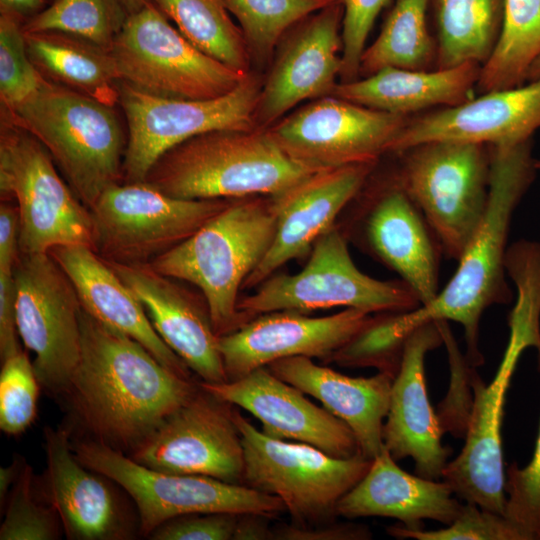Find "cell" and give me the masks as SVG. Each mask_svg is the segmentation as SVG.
Listing matches in <instances>:
<instances>
[{
	"label": "cell",
	"mask_w": 540,
	"mask_h": 540,
	"mask_svg": "<svg viewBox=\"0 0 540 540\" xmlns=\"http://www.w3.org/2000/svg\"><path fill=\"white\" fill-rule=\"evenodd\" d=\"M80 325V358L60 397L87 439L128 454L188 401L199 383L171 371L139 342L83 308Z\"/></svg>",
	"instance_id": "cell-1"
},
{
	"label": "cell",
	"mask_w": 540,
	"mask_h": 540,
	"mask_svg": "<svg viewBox=\"0 0 540 540\" xmlns=\"http://www.w3.org/2000/svg\"><path fill=\"white\" fill-rule=\"evenodd\" d=\"M489 200L485 216L464 250L456 272L428 304L398 312L396 327L410 335L418 326L437 320L455 321L464 330L466 359L472 367L484 358L479 349L483 312L508 304L512 291L506 280L507 240L515 210L532 185L537 169L532 139L514 145L492 146Z\"/></svg>",
	"instance_id": "cell-2"
},
{
	"label": "cell",
	"mask_w": 540,
	"mask_h": 540,
	"mask_svg": "<svg viewBox=\"0 0 540 540\" xmlns=\"http://www.w3.org/2000/svg\"><path fill=\"white\" fill-rule=\"evenodd\" d=\"M317 171L292 159L268 129H218L165 152L143 182L186 200L276 196Z\"/></svg>",
	"instance_id": "cell-3"
},
{
	"label": "cell",
	"mask_w": 540,
	"mask_h": 540,
	"mask_svg": "<svg viewBox=\"0 0 540 540\" xmlns=\"http://www.w3.org/2000/svg\"><path fill=\"white\" fill-rule=\"evenodd\" d=\"M276 229L277 212L270 196L233 199L150 265L163 275L198 287L214 331L222 336L250 320L238 310L239 289L266 255Z\"/></svg>",
	"instance_id": "cell-4"
},
{
	"label": "cell",
	"mask_w": 540,
	"mask_h": 540,
	"mask_svg": "<svg viewBox=\"0 0 540 540\" xmlns=\"http://www.w3.org/2000/svg\"><path fill=\"white\" fill-rule=\"evenodd\" d=\"M0 110L41 142L87 208L123 182L127 134L115 107L46 79L21 105Z\"/></svg>",
	"instance_id": "cell-5"
},
{
	"label": "cell",
	"mask_w": 540,
	"mask_h": 540,
	"mask_svg": "<svg viewBox=\"0 0 540 540\" xmlns=\"http://www.w3.org/2000/svg\"><path fill=\"white\" fill-rule=\"evenodd\" d=\"M396 155V180L424 215L443 255L458 261L486 213L490 145L437 140Z\"/></svg>",
	"instance_id": "cell-6"
},
{
	"label": "cell",
	"mask_w": 540,
	"mask_h": 540,
	"mask_svg": "<svg viewBox=\"0 0 540 540\" xmlns=\"http://www.w3.org/2000/svg\"><path fill=\"white\" fill-rule=\"evenodd\" d=\"M47 149L26 130L1 118L0 192L19 212V254L58 246L93 249V222Z\"/></svg>",
	"instance_id": "cell-7"
},
{
	"label": "cell",
	"mask_w": 540,
	"mask_h": 540,
	"mask_svg": "<svg viewBox=\"0 0 540 540\" xmlns=\"http://www.w3.org/2000/svg\"><path fill=\"white\" fill-rule=\"evenodd\" d=\"M421 302L401 279L381 281L355 265L343 233L335 227L314 243L304 268L296 274H273L253 294L239 299L238 310L250 319L274 311L308 314L345 307L369 314L405 312Z\"/></svg>",
	"instance_id": "cell-8"
},
{
	"label": "cell",
	"mask_w": 540,
	"mask_h": 540,
	"mask_svg": "<svg viewBox=\"0 0 540 540\" xmlns=\"http://www.w3.org/2000/svg\"><path fill=\"white\" fill-rule=\"evenodd\" d=\"M232 415L244 449V485L278 497L295 524H317L336 515L339 500L371 465L360 454L338 458L306 443L272 438L237 409Z\"/></svg>",
	"instance_id": "cell-9"
},
{
	"label": "cell",
	"mask_w": 540,
	"mask_h": 540,
	"mask_svg": "<svg viewBox=\"0 0 540 540\" xmlns=\"http://www.w3.org/2000/svg\"><path fill=\"white\" fill-rule=\"evenodd\" d=\"M77 458L126 492L139 519V535L148 537L162 523L193 513H258L286 511L276 496L244 484L200 475L172 474L147 468L122 451L91 439L73 441Z\"/></svg>",
	"instance_id": "cell-10"
},
{
	"label": "cell",
	"mask_w": 540,
	"mask_h": 540,
	"mask_svg": "<svg viewBox=\"0 0 540 540\" xmlns=\"http://www.w3.org/2000/svg\"><path fill=\"white\" fill-rule=\"evenodd\" d=\"M111 54L120 82L168 98H216L232 91L249 73L201 51L154 2L128 16Z\"/></svg>",
	"instance_id": "cell-11"
},
{
	"label": "cell",
	"mask_w": 540,
	"mask_h": 540,
	"mask_svg": "<svg viewBox=\"0 0 540 540\" xmlns=\"http://www.w3.org/2000/svg\"><path fill=\"white\" fill-rule=\"evenodd\" d=\"M262 80L253 71L230 92L211 99L168 98L120 82L127 124L123 182H143L168 150L218 129H253Z\"/></svg>",
	"instance_id": "cell-12"
},
{
	"label": "cell",
	"mask_w": 540,
	"mask_h": 540,
	"mask_svg": "<svg viewBox=\"0 0 540 540\" xmlns=\"http://www.w3.org/2000/svg\"><path fill=\"white\" fill-rule=\"evenodd\" d=\"M232 200H186L166 195L145 182L115 184L90 208L93 250L107 262L151 263Z\"/></svg>",
	"instance_id": "cell-13"
},
{
	"label": "cell",
	"mask_w": 540,
	"mask_h": 540,
	"mask_svg": "<svg viewBox=\"0 0 540 540\" xmlns=\"http://www.w3.org/2000/svg\"><path fill=\"white\" fill-rule=\"evenodd\" d=\"M13 278L19 337L34 354L41 386L60 397L81 353L82 305L77 291L49 252L19 254Z\"/></svg>",
	"instance_id": "cell-14"
},
{
	"label": "cell",
	"mask_w": 540,
	"mask_h": 540,
	"mask_svg": "<svg viewBox=\"0 0 540 540\" xmlns=\"http://www.w3.org/2000/svg\"><path fill=\"white\" fill-rule=\"evenodd\" d=\"M409 117L328 95L283 117L268 131L292 159L320 171L378 163L390 153Z\"/></svg>",
	"instance_id": "cell-15"
},
{
	"label": "cell",
	"mask_w": 540,
	"mask_h": 540,
	"mask_svg": "<svg viewBox=\"0 0 540 540\" xmlns=\"http://www.w3.org/2000/svg\"><path fill=\"white\" fill-rule=\"evenodd\" d=\"M232 407L199 385L127 455L160 472L244 484V449Z\"/></svg>",
	"instance_id": "cell-16"
},
{
	"label": "cell",
	"mask_w": 540,
	"mask_h": 540,
	"mask_svg": "<svg viewBox=\"0 0 540 540\" xmlns=\"http://www.w3.org/2000/svg\"><path fill=\"white\" fill-rule=\"evenodd\" d=\"M46 469L35 480L40 496L57 511L71 540H127L139 534L137 512L117 483L85 466L76 456L71 428L43 431Z\"/></svg>",
	"instance_id": "cell-17"
},
{
	"label": "cell",
	"mask_w": 540,
	"mask_h": 540,
	"mask_svg": "<svg viewBox=\"0 0 540 540\" xmlns=\"http://www.w3.org/2000/svg\"><path fill=\"white\" fill-rule=\"evenodd\" d=\"M343 4L331 3L293 26L262 80L256 127L268 129L304 100L332 95L342 68Z\"/></svg>",
	"instance_id": "cell-18"
},
{
	"label": "cell",
	"mask_w": 540,
	"mask_h": 540,
	"mask_svg": "<svg viewBox=\"0 0 540 540\" xmlns=\"http://www.w3.org/2000/svg\"><path fill=\"white\" fill-rule=\"evenodd\" d=\"M525 340L510 333L498 370L488 384L472 372L473 405L464 435L465 443L442 473L455 496L468 503L505 515L506 494L502 422L505 396Z\"/></svg>",
	"instance_id": "cell-19"
},
{
	"label": "cell",
	"mask_w": 540,
	"mask_h": 540,
	"mask_svg": "<svg viewBox=\"0 0 540 540\" xmlns=\"http://www.w3.org/2000/svg\"><path fill=\"white\" fill-rule=\"evenodd\" d=\"M354 308L311 317L297 311H274L253 317L238 329L218 337V349L228 381L288 357L330 360L370 319Z\"/></svg>",
	"instance_id": "cell-20"
},
{
	"label": "cell",
	"mask_w": 540,
	"mask_h": 540,
	"mask_svg": "<svg viewBox=\"0 0 540 540\" xmlns=\"http://www.w3.org/2000/svg\"><path fill=\"white\" fill-rule=\"evenodd\" d=\"M199 385L218 399L251 413L262 423L261 431L267 436L306 443L338 458L360 454L353 432L342 420L316 406L267 367L236 380L200 381Z\"/></svg>",
	"instance_id": "cell-21"
},
{
	"label": "cell",
	"mask_w": 540,
	"mask_h": 540,
	"mask_svg": "<svg viewBox=\"0 0 540 540\" xmlns=\"http://www.w3.org/2000/svg\"><path fill=\"white\" fill-rule=\"evenodd\" d=\"M377 163L345 165L317 171L283 193L270 196L277 229L266 255L242 288H255L292 259L304 257L341 211L359 194Z\"/></svg>",
	"instance_id": "cell-22"
},
{
	"label": "cell",
	"mask_w": 540,
	"mask_h": 540,
	"mask_svg": "<svg viewBox=\"0 0 540 540\" xmlns=\"http://www.w3.org/2000/svg\"><path fill=\"white\" fill-rule=\"evenodd\" d=\"M441 345L443 338L435 321L410 334L392 382L383 426L384 447L391 456L396 461L412 458L415 473L434 480L442 479L450 449L442 445L444 431L428 398L425 358Z\"/></svg>",
	"instance_id": "cell-23"
},
{
	"label": "cell",
	"mask_w": 540,
	"mask_h": 540,
	"mask_svg": "<svg viewBox=\"0 0 540 540\" xmlns=\"http://www.w3.org/2000/svg\"><path fill=\"white\" fill-rule=\"evenodd\" d=\"M539 128L540 78L483 93L458 106L409 117L390 153L437 140L514 145L532 139Z\"/></svg>",
	"instance_id": "cell-24"
},
{
	"label": "cell",
	"mask_w": 540,
	"mask_h": 540,
	"mask_svg": "<svg viewBox=\"0 0 540 540\" xmlns=\"http://www.w3.org/2000/svg\"><path fill=\"white\" fill-rule=\"evenodd\" d=\"M105 261V260H104ZM143 305L155 331L202 382L228 381L209 309L150 263L105 261Z\"/></svg>",
	"instance_id": "cell-25"
},
{
	"label": "cell",
	"mask_w": 540,
	"mask_h": 540,
	"mask_svg": "<svg viewBox=\"0 0 540 540\" xmlns=\"http://www.w3.org/2000/svg\"><path fill=\"white\" fill-rule=\"evenodd\" d=\"M363 233L372 253L400 276L421 305L437 296L442 249L424 215L394 174L369 203Z\"/></svg>",
	"instance_id": "cell-26"
},
{
	"label": "cell",
	"mask_w": 540,
	"mask_h": 540,
	"mask_svg": "<svg viewBox=\"0 0 540 540\" xmlns=\"http://www.w3.org/2000/svg\"><path fill=\"white\" fill-rule=\"evenodd\" d=\"M274 375L319 400L353 432L363 457L372 460L384 448L383 426L394 377L378 372L371 377H350L294 356L266 366Z\"/></svg>",
	"instance_id": "cell-27"
},
{
	"label": "cell",
	"mask_w": 540,
	"mask_h": 540,
	"mask_svg": "<svg viewBox=\"0 0 540 540\" xmlns=\"http://www.w3.org/2000/svg\"><path fill=\"white\" fill-rule=\"evenodd\" d=\"M49 253L72 281L89 315L139 342L171 371L191 378V370L155 331L139 299L92 248L58 246Z\"/></svg>",
	"instance_id": "cell-28"
},
{
	"label": "cell",
	"mask_w": 540,
	"mask_h": 540,
	"mask_svg": "<svg viewBox=\"0 0 540 540\" xmlns=\"http://www.w3.org/2000/svg\"><path fill=\"white\" fill-rule=\"evenodd\" d=\"M444 481L413 475L400 468L384 447L363 478L336 505V515L348 519L394 518L407 528H421L423 520L449 525L462 504Z\"/></svg>",
	"instance_id": "cell-29"
},
{
	"label": "cell",
	"mask_w": 540,
	"mask_h": 540,
	"mask_svg": "<svg viewBox=\"0 0 540 540\" xmlns=\"http://www.w3.org/2000/svg\"><path fill=\"white\" fill-rule=\"evenodd\" d=\"M481 65L410 70L387 67L352 82H338L332 95L403 116L431 107H454L472 98Z\"/></svg>",
	"instance_id": "cell-30"
},
{
	"label": "cell",
	"mask_w": 540,
	"mask_h": 540,
	"mask_svg": "<svg viewBox=\"0 0 540 540\" xmlns=\"http://www.w3.org/2000/svg\"><path fill=\"white\" fill-rule=\"evenodd\" d=\"M24 34L28 55L45 79L108 106L119 105L120 80L110 50L60 31Z\"/></svg>",
	"instance_id": "cell-31"
},
{
	"label": "cell",
	"mask_w": 540,
	"mask_h": 540,
	"mask_svg": "<svg viewBox=\"0 0 540 540\" xmlns=\"http://www.w3.org/2000/svg\"><path fill=\"white\" fill-rule=\"evenodd\" d=\"M436 31L435 69L483 65L500 35L504 0H429Z\"/></svg>",
	"instance_id": "cell-32"
},
{
	"label": "cell",
	"mask_w": 540,
	"mask_h": 540,
	"mask_svg": "<svg viewBox=\"0 0 540 540\" xmlns=\"http://www.w3.org/2000/svg\"><path fill=\"white\" fill-rule=\"evenodd\" d=\"M428 11L429 0H395L377 38L362 54L359 76L387 67L434 69L437 48Z\"/></svg>",
	"instance_id": "cell-33"
},
{
	"label": "cell",
	"mask_w": 540,
	"mask_h": 540,
	"mask_svg": "<svg viewBox=\"0 0 540 540\" xmlns=\"http://www.w3.org/2000/svg\"><path fill=\"white\" fill-rule=\"evenodd\" d=\"M540 57V0H504L497 43L481 65L476 90L481 94L527 83Z\"/></svg>",
	"instance_id": "cell-34"
},
{
	"label": "cell",
	"mask_w": 540,
	"mask_h": 540,
	"mask_svg": "<svg viewBox=\"0 0 540 540\" xmlns=\"http://www.w3.org/2000/svg\"><path fill=\"white\" fill-rule=\"evenodd\" d=\"M197 48L236 70L248 73L251 60L240 27L224 0H153Z\"/></svg>",
	"instance_id": "cell-35"
},
{
	"label": "cell",
	"mask_w": 540,
	"mask_h": 540,
	"mask_svg": "<svg viewBox=\"0 0 540 540\" xmlns=\"http://www.w3.org/2000/svg\"><path fill=\"white\" fill-rule=\"evenodd\" d=\"M239 22L251 65L272 60L285 34L304 18L333 3L329 0H224Z\"/></svg>",
	"instance_id": "cell-36"
},
{
	"label": "cell",
	"mask_w": 540,
	"mask_h": 540,
	"mask_svg": "<svg viewBox=\"0 0 540 540\" xmlns=\"http://www.w3.org/2000/svg\"><path fill=\"white\" fill-rule=\"evenodd\" d=\"M128 16L119 0H54L22 27L72 34L111 51Z\"/></svg>",
	"instance_id": "cell-37"
},
{
	"label": "cell",
	"mask_w": 540,
	"mask_h": 540,
	"mask_svg": "<svg viewBox=\"0 0 540 540\" xmlns=\"http://www.w3.org/2000/svg\"><path fill=\"white\" fill-rule=\"evenodd\" d=\"M35 480L25 462L4 505L1 540H56L64 533L57 511L40 496Z\"/></svg>",
	"instance_id": "cell-38"
},
{
	"label": "cell",
	"mask_w": 540,
	"mask_h": 540,
	"mask_svg": "<svg viewBox=\"0 0 540 540\" xmlns=\"http://www.w3.org/2000/svg\"><path fill=\"white\" fill-rule=\"evenodd\" d=\"M395 312L378 313L339 350L329 361L340 366L373 367L395 377L402 361L409 336L400 334L394 324Z\"/></svg>",
	"instance_id": "cell-39"
},
{
	"label": "cell",
	"mask_w": 540,
	"mask_h": 540,
	"mask_svg": "<svg viewBox=\"0 0 540 540\" xmlns=\"http://www.w3.org/2000/svg\"><path fill=\"white\" fill-rule=\"evenodd\" d=\"M22 26L17 17L0 13V102L5 110L21 105L46 80L28 55Z\"/></svg>",
	"instance_id": "cell-40"
},
{
	"label": "cell",
	"mask_w": 540,
	"mask_h": 540,
	"mask_svg": "<svg viewBox=\"0 0 540 540\" xmlns=\"http://www.w3.org/2000/svg\"><path fill=\"white\" fill-rule=\"evenodd\" d=\"M398 539L415 540H531L530 536L506 515L476 504H462L457 517L445 528L424 530L395 525L387 528Z\"/></svg>",
	"instance_id": "cell-41"
},
{
	"label": "cell",
	"mask_w": 540,
	"mask_h": 540,
	"mask_svg": "<svg viewBox=\"0 0 540 540\" xmlns=\"http://www.w3.org/2000/svg\"><path fill=\"white\" fill-rule=\"evenodd\" d=\"M41 384L24 351L4 359L0 372V428L11 436L27 430L37 415Z\"/></svg>",
	"instance_id": "cell-42"
},
{
	"label": "cell",
	"mask_w": 540,
	"mask_h": 540,
	"mask_svg": "<svg viewBox=\"0 0 540 540\" xmlns=\"http://www.w3.org/2000/svg\"><path fill=\"white\" fill-rule=\"evenodd\" d=\"M435 322L447 349L451 373L449 390L437 416L444 432L464 437L474 399L471 378L475 367L468 363L465 354L460 351L448 321Z\"/></svg>",
	"instance_id": "cell-43"
},
{
	"label": "cell",
	"mask_w": 540,
	"mask_h": 540,
	"mask_svg": "<svg viewBox=\"0 0 540 540\" xmlns=\"http://www.w3.org/2000/svg\"><path fill=\"white\" fill-rule=\"evenodd\" d=\"M505 479V515L531 538L540 540V427L530 462L508 466Z\"/></svg>",
	"instance_id": "cell-44"
},
{
	"label": "cell",
	"mask_w": 540,
	"mask_h": 540,
	"mask_svg": "<svg viewBox=\"0 0 540 540\" xmlns=\"http://www.w3.org/2000/svg\"><path fill=\"white\" fill-rule=\"evenodd\" d=\"M388 0H343L342 83L358 79L362 54L373 24Z\"/></svg>",
	"instance_id": "cell-45"
},
{
	"label": "cell",
	"mask_w": 540,
	"mask_h": 540,
	"mask_svg": "<svg viewBox=\"0 0 540 540\" xmlns=\"http://www.w3.org/2000/svg\"><path fill=\"white\" fill-rule=\"evenodd\" d=\"M239 514L193 513L172 518L154 529L152 540H232Z\"/></svg>",
	"instance_id": "cell-46"
},
{
	"label": "cell",
	"mask_w": 540,
	"mask_h": 540,
	"mask_svg": "<svg viewBox=\"0 0 540 540\" xmlns=\"http://www.w3.org/2000/svg\"><path fill=\"white\" fill-rule=\"evenodd\" d=\"M275 540H366L371 532L363 525L342 523L325 525L281 524L273 528Z\"/></svg>",
	"instance_id": "cell-47"
},
{
	"label": "cell",
	"mask_w": 540,
	"mask_h": 540,
	"mask_svg": "<svg viewBox=\"0 0 540 540\" xmlns=\"http://www.w3.org/2000/svg\"><path fill=\"white\" fill-rule=\"evenodd\" d=\"M16 287L13 273L0 272V356L1 360L18 353Z\"/></svg>",
	"instance_id": "cell-48"
},
{
	"label": "cell",
	"mask_w": 540,
	"mask_h": 540,
	"mask_svg": "<svg viewBox=\"0 0 540 540\" xmlns=\"http://www.w3.org/2000/svg\"><path fill=\"white\" fill-rule=\"evenodd\" d=\"M19 253L18 208L4 200L0 205V272L12 274Z\"/></svg>",
	"instance_id": "cell-49"
},
{
	"label": "cell",
	"mask_w": 540,
	"mask_h": 540,
	"mask_svg": "<svg viewBox=\"0 0 540 540\" xmlns=\"http://www.w3.org/2000/svg\"><path fill=\"white\" fill-rule=\"evenodd\" d=\"M272 516L258 513L239 514L232 540H272L273 528L269 522Z\"/></svg>",
	"instance_id": "cell-50"
},
{
	"label": "cell",
	"mask_w": 540,
	"mask_h": 540,
	"mask_svg": "<svg viewBox=\"0 0 540 540\" xmlns=\"http://www.w3.org/2000/svg\"><path fill=\"white\" fill-rule=\"evenodd\" d=\"M46 7V0H0V13H7L23 23L40 13Z\"/></svg>",
	"instance_id": "cell-51"
},
{
	"label": "cell",
	"mask_w": 540,
	"mask_h": 540,
	"mask_svg": "<svg viewBox=\"0 0 540 540\" xmlns=\"http://www.w3.org/2000/svg\"><path fill=\"white\" fill-rule=\"evenodd\" d=\"M25 460L22 457H15L13 462L7 467L0 469V503L1 507L5 505L7 497L12 489Z\"/></svg>",
	"instance_id": "cell-52"
},
{
	"label": "cell",
	"mask_w": 540,
	"mask_h": 540,
	"mask_svg": "<svg viewBox=\"0 0 540 540\" xmlns=\"http://www.w3.org/2000/svg\"><path fill=\"white\" fill-rule=\"evenodd\" d=\"M119 1L123 5V7L125 8V10L127 11L129 15L141 10L147 4L154 2L153 0H119Z\"/></svg>",
	"instance_id": "cell-53"
},
{
	"label": "cell",
	"mask_w": 540,
	"mask_h": 540,
	"mask_svg": "<svg viewBox=\"0 0 540 540\" xmlns=\"http://www.w3.org/2000/svg\"><path fill=\"white\" fill-rule=\"evenodd\" d=\"M538 78H540V57L531 66L528 73L527 82L534 81Z\"/></svg>",
	"instance_id": "cell-54"
},
{
	"label": "cell",
	"mask_w": 540,
	"mask_h": 540,
	"mask_svg": "<svg viewBox=\"0 0 540 540\" xmlns=\"http://www.w3.org/2000/svg\"><path fill=\"white\" fill-rule=\"evenodd\" d=\"M535 168L537 169V171H540V159H535Z\"/></svg>",
	"instance_id": "cell-55"
},
{
	"label": "cell",
	"mask_w": 540,
	"mask_h": 540,
	"mask_svg": "<svg viewBox=\"0 0 540 540\" xmlns=\"http://www.w3.org/2000/svg\"><path fill=\"white\" fill-rule=\"evenodd\" d=\"M329 1H331L333 3H341V4H343V0H329Z\"/></svg>",
	"instance_id": "cell-56"
}]
</instances>
